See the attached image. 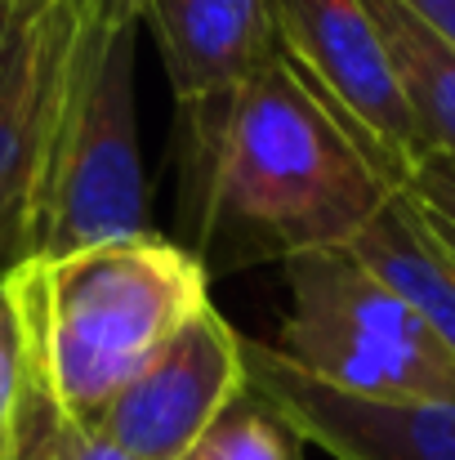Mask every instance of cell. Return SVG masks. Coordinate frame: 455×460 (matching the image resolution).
I'll list each match as a JSON object with an SVG mask.
<instances>
[{
    "label": "cell",
    "mask_w": 455,
    "mask_h": 460,
    "mask_svg": "<svg viewBox=\"0 0 455 460\" xmlns=\"http://www.w3.org/2000/svg\"><path fill=\"white\" fill-rule=\"evenodd\" d=\"M389 197L362 144L273 58L241 85L206 165L188 179L197 260L237 269L348 251Z\"/></svg>",
    "instance_id": "obj_1"
},
{
    "label": "cell",
    "mask_w": 455,
    "mask_h": 460,
    "mask_svg": "<svg viewBox=\"0 0 455 460\" xmlns=\"http://www.w3.org/2000/svg\"><path fill=\"white\" fill-rule=\"evenodd\" d=\"M210 305V269L156 233L27 255L0 273L18 371L85 425Z\"/></svg>",
    "instance_id": "obj_2"
},
{
    "label": "cell",
    "mask_w": 455,
    "mask_h": 460,
    "mask_svg": "<svg viewBox=\"0 0 455 460\" xmlns=\"http://www.w3.org/2000/svg\"><path fill=\"white\" fill-rule=\"evenodd\" d=\"M139 0H72L22 260L152 233L139 148Z\"/></svg>",
    "instance_id": "obj_3"
},
{
    "label": "cell",
    "mask_w": 455,
    "mask_h": 460,
    "mask_svg": "<svg viewBox=\"0 0 455 460\" xmlns=\"http://www.w3.org/2000/svg\"><path fill=\"white\" fill-rule=\"evenodd\" d=\"M282 269L291 308L273 349L286 362L344 394L455 407V358L362 260L348 251H312Z\"/></svg>",
    "instance_id": "obj_4"
},
{
    "label": "cell",
    "mask_w": 455,
    "mask_h": 460,
    "mask_svg": "<svg viewBox=\"0 0 455 460\" xmlns=\"http://www.w3.org/2000/svg\"><path fill=\"white\" fill-rule=\"evenodd\" d=\"M268 9L277 58L362 144V153L398 192L433 153L416 126L366 0H268Z\"/></svg>",
    "instance_id": "obj_5"
},
{
    "label": "cell",
    "mask_w": 455,
    "mask_h": 460,
    "mask_svg": "<svg viewBox=\"0 0 455 460\" xmlns=\"http://www.w3.org/2000/svg\"><path fill=\"white\" fill-rule=\"evenodd\" d=\"M174 94L183 183L206 165L241 85L277 58L268 0H139Z\"/></svg>",
    "instance_id": "obj_6"
},
{
    "label": "cell",
    "mask_w": 455,
    "mask_h": 460,
    "mask_svg": "<svg viewBox=\"0 0 455 460\" xmlns=\"http://www.w3.org/2000/svg\"><path fill=\"white\" fill-rule=\"evenodd\" d=\"M246 394V340L210 305L192 317L94 420L139 460H188L201 434Z\"/></svg>",
    "instance_id": "obj_7"
},
{
    "label": "cell",
    "mask_w": 455,
    "mask_h": 460,
    "mask_svg": "<svg viewBox=\"0 0 455 460\" xmlns=\"http://www.w3.org/2000/svg\"><path fill=\"white\" fill-rule=\"evenodd\" d=\"M246 389L303 443L335 460H455L451 402H384L303 376L273 344L246 340Z\"/></svg>",
    "instance_id": "obj_8"
},
{
    "label": "cell",
    "mask_w": 455,
    "mask_h": 460,
    "mask_svg": "<svg viewBox=\"0 0 455 460\" xmlns=\"http://www.w3.org/2000/svg\"><path fill=\"white\" fill-rule=\"evenodd\" d=\"M72 0H0V273L22 260Z\"/></svg>",
    "instance_id": "obj_9"
},
{
    "label": "cell",
    "mask_w": 455,
    "mask_h": 460,
    "mask_svg": "<svg viewBox=\"0 0 455 460\" xmlns=\"http://www.w3.org/2000/svg\"><path fill=\"white\" fill-rule=\"evenodd\" d=\"M348 255L362 260L380 282H389L433 326L442 349L455 358V255L424 228V219L398 192L362 228Z\"/></svg>",
    "instance_id": "obj_10"
},
{
    "label": "cell",
    "mask_w": 455,
    "mask_h": 460,
    "mask_svg": "<svg viewBox=\"0 0 455 460\" xmlns=\"http://www.w3.org/2000/svg\"><path fill=\"white\" fill-rule=\"evenodd\" d=\"M366 9L389 45V58L398 67L402 94L429 153L455 161V45H447L398 0H366Z\"/></svg>",
    "instance_id": "obj_11"
},
{
    "label": "cell",
    "mask_w": 455,
    "mask_h": 460,
    "mask_svg": "<svg viewBox=\"0 0 455 460\" xmlns=\"http://www.w3.org/2000/svg\"><path fill=\"white\" fill-rule=\"evenodd\" d=\"M188 460H303V438L250 389L201 434Z\"/></svg>",
    "instance_id": "obj_12"
},
{
    "label": "cell",
    "mask_w": 455,
    "mask_h": 460,
    "mask_svg": "<svg viewBox=\"0 0 455 460\" xmlns=\"http://www.w3.org/2000/svg\"><path fill=\"white\" fill-rule=\"evenodd\" d=\"M0 460H63L58 429H54V407L31 385V376H22V371L13 376V398H9L4 429H0Z\"/></svg>",
    "instance_id": "obj_13"
},
{
    "label": "cell",
    "mask_w": 455,
    "mask_h": 460,
    "mask_svg": "<svg viewBox=\"0 0 455 460\" xmlns=\"http://www.w3.org/2000/svg\"><path fill=\"white\" fill-rule=\"evenodd\" d=\"M398 197L424 219V228L455 255V161L429 156L402 188Z\"/></svg>",
    "instance_id": "obj_14"
},
{
    "label": "cell",
    "mask_w": 455,
    "mask_h": 460,
    "mask_svg": "<svg viewBox=\"0 0 455 460\" xmlns=\"http://www.w3.org/2000/svg\"><path fill=\"white\" fill-rule=\"evenodd\" d=\"M54 429H58V452H63V460H139V456H130L126 447H117L99 425L72 420L63 411H54Z\"/></svg>",
    "instance_id": "obj_15"
},
{
    "label": "cell",
    "mask_w": 455,
    "mask_h": 460,
    "mask_svg": "<svg viewBox=\"0 0 455 460\" xmlns=\"http://www.w3.org/2000/svg\"><path fill=\"white\" fill-rule=\"evenodd\" d=\"M398 4H407L424 27H433L447 45H455V0H398Z\"/></svg>",
    "instance_id": "obj_16"
},
{
    "label": "cell",
    "mask_w": 455,
    "mask_h": 460,
    "mask_svg": "<svg viewBox=\"0 0 455 460\" xmlns=\"http://www.w3.org/2000/svg\"><path fill=\"white\" fill-rule=\"evenodd\" d=\"M13 376H18L13 340H9V322L0 313V425H4V411H9V398H13Z\"/></svg>",
    "instance_id": "obj_17"
},
{
    "label": "cell",
    "mask_w": 455,
    "mask_h": 460,
    "mask_svg": "<svg viewBox=\"0 0 455 460\" xmlns=\"http://www.w3.org/2000/svg\"><path fill=\"white\" fill-rule=\"evenodd\" d=\"M0 429H4V425H0Z\"/></svg>",
    "instance_id": "obj_18"
}]
</instances>
